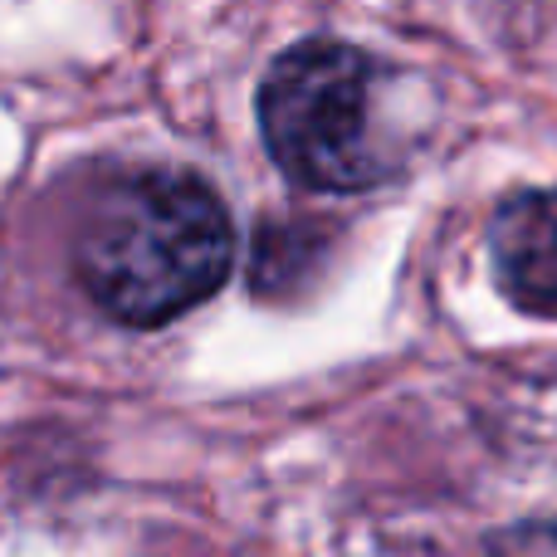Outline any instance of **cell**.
<instances>
[{
    "label": "cell",
    "mask_w": 557,
    "mask_h": 557,
    "mask_svg": "<svg viewBox=\"0 0 557 557\" xmlns=\"http://www.w3.org/2000/svg\"><path fill=\"white\" fill-rule=\"evenodd\" d=\"M490 264L513 308L557 318V186L513 191L494 211Z\"/></svg>",
    "instance_id": "3"
},
{
    "label": "cell",
    "mask_w": 557,
    "mask_h": 557,
    "mask_svg": "<svg viewBox=\"0 0 557 557\" xmlns=\"http://www.w3.org/2000/svg\"><path fill=\"white\" fill-rule=\"evenodd\" d=\"M376 59L337 39H308L270 64L260 84V133L288 182L308 191H367L396 176Z\"/></svg>",
    "instance_id": "2"
},
{
    "label": "cell",
    "mask_w": 557,
    "mask_h": 557,
    "mask_svg": "<svg viewBox=\"0 0 557 557\" xmlns=\"http://www.w3.org/2000/svg\"><path fill=\"white\" fill-rule=\"evenodd\" d=\"M235 260L221 196L191 172H127L108 182L74 235V270L108 318L162 327L206 304Z\"/></svg>",
    "instance_id": "1"
},
{
    "label": "cell",
    "mask_w": 557,
    "mask_h": 557,
    "mask_svg": "<svg viewBox=\"0 0 557 557\" xmlns=\"http://www.w3.org/2000/svg\"><path fill=\"white\" fill-rule=\"evenodd\" d=\"M494 543H499V548H557V529H519Z\"/></svg>",
    "instance_id": "4"
}]
</instances>
